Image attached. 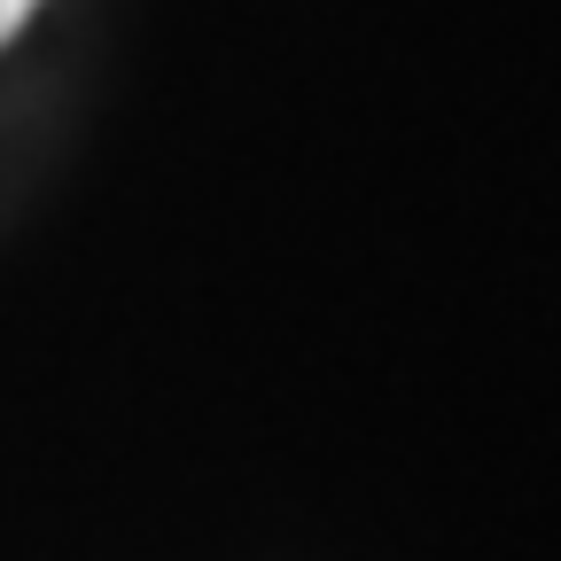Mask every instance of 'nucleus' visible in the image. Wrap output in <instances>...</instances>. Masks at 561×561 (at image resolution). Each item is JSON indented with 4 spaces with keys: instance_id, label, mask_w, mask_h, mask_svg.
<instances>
[{
    "instance_id": "nucleus-1",
    "label": "nucleus",
    "mask_w": 561,
    "mask_h": 561,
    "mask_svg": "<svg viewBox=\"0 0 561 561\" xmlns=\"http://www.w3.org/2000/svg\"><path fill=\"white\" fill-rule=\"evenodd\" d=\"M32 9H39V0H0V47H9V39L32 24Z\"/></svg>"
}]
</instances>
